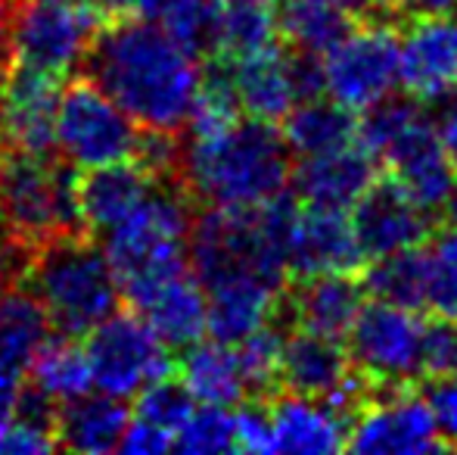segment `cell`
<instances>
[{
	"label": "cell",
	"mask_w": 457,
	"mask_h": 455,
	"mask_svg": "<svg viewBox=\"0 0 457 455\" xmlns=\"http://www.w3.org/2000/svg\"><path fill=\"white\" fill-rule=\"evenodd\" d=\"M427 309L457 316V228L427 249Z\"/></svg>",
	"instance_id": "37"
},
{
	"label": "cell",
	"mask_w": 457,
	"mask_h": 455,
	"mask_svg": "<svg viewBox=\"0 0 457 455\" xmlns=\"http://www.w3.org/2000/svg\"><path fill=\"white\" fill-rule=\"evenodd\" d=\"M81 231L75 165L54 153L0 150V234L35 249Z\"/></svg>",
	"instance_id": "5"
},
{
	"label": "cell",
	"mask_w": 457,
	"mask_h": 455,
	"mask_svg": "<svg viewBox=\"0 0 457 455\" xmlns=\"http://www.w3.org/2000/svg\"><path fill=\"white\" fill-rule=\"evenodd\" d=\"M230 346H234L237 358H240L249 396H271L280 387V328H274V322H268L249 337H243L240 343Z\"/></svg>",
	"instance_id": "35"
},
{
	"label": "cell",
	"mask_w": 457,
	"mask_h": 455,
	"mask_svg": "<svg viewBox=\"0 0 457 455\" xmlns=\"http://www.w3.org/2000/svg\"><path fill=\"white\" fill-rule=\"evenodd\" d=\"M22 281L41 303L54 334L85 337L121 303L112 265L87 231L31 249Z\"/></svg>",
	"instance_id": "3"
},
{
	"label": "cell",
	"mask_w": 457,
	"mask_h": 455,
	"mask_svg": "<svg viewBox=\"0 0 457 455\" xmlns=\"http://www.w3.org/2000/svg\"><path fill=\"white\" fill-rule=\"evenodd\" d=\"M283 144H287L289 156H318V153L337 150L355 140L358 119L352 110L339 106L333 97L320 94V97H308L293 104V110L283 115Z\"/></svg>",
	"instance_id": "28"
},
{
	"label": "cell",
	"mask_w": 457,
	"mask_h": 455,
	"mask_svg": "<svg viewBox=\"0 0 457 455\" xmlns=\"http://www.w3.org/2000/svg\"><path fill=\"white\" fill-rule=\"evenodd\" d=\"M420 337L423 322L414 309L373 299L352 322L345 352L373 387H398L420 375Z\"/></svg>",
	"instance_id": "10"
},
{
	"label": "cell",
	"mask_w": 457,
	"mask_h": 455,
	"mask_svg": "<svg viewBox=\"0 0 457 455\" xmlns=\"http://www.w3.org/2000/svg\"><path fill=\"white\" fill-rule=\"evenodd\" d=\"M171 450L187 455H215V452H237L234 437V412L224 406H196L187 412L181 427L175 431Z\"/></svg>",
	"instance_id": "34"
},
{
	"label": "cell",
	"mask_w": 457,
	"mask_h": 455,
	"mask_svg": "<svg viewBox=\"0 0 457 455\" xmlns=\"http://www.w3.org/2000/svg\"><path fill=\"white\" fill-rule=\"evenodd\" d=\"M153 184H156V178L146 175L134 159L87 169V175L79 178V209L85 231L94 237L112 231L144 203Z\"/></svg>",
	"instance_id": "24"
},
{
	"label": "cell",
	"mask_w": 457,
	"mask_h": 455,
	"mask_svg": "<svg viewBox=\"0 0 457 455\" xmlns=\"http://www.w3.org/2000/svg\"><path fill=\"white\" fill-rule=\"evenodd\" d=\"M224 60H228L240 113L249 119L280 122L299 100L293 81V50L283 54L277 41L240 56H224Z\"/></svg>",
	"instance_id": "20"
},
{
	"label": "cell",
	"mask_w": 457,
	"mask_h": 455,
	"mask_svg": "<svg viewBox=\"0 0 457 455\" xmlns=\"http://www.w3.org/2000/svg\"><path fill=\"white\" fill-rule=\"evenodd\" d=\"M379 159L389 169V178L427 213H439L452 194L457 172L448 163L445 150L436 134V122L427 110H417L383 147Z\"/></svg>",
	"instance_id": "13"
},
{
	"label": "cell",
	"mask_w": 457,
	"mask_h": 455,
	"mask_svg": "<svg viewBox=\"0 0 457 455\" xmlns=\"http://www.w3.org/2000/svg\"><path fill=\"white\" fill-rule=\"evenodd\" d=\"M85 350L91 358L94 390L119 400H131L146 383L175 371L171 350L137 312L115 309L94 331H87Z\"/></svg>",
	"instance_id": "8"
},
{
	"label": "cell",
	"mask_w": 457,
	"mask_h": 455,
	"mask_svg": "<svg viewBox=\"0 0 457 455\" xmlns=\"http://www.w3.org/2000/svg\"><path fill=\"white\" fill-rule=\"evenodd\" d=\"M62 79L4 63L0 69V150L54 153V125Z\"/></svg>",
	"instance_id": "12"
},
{
	"label": "cell",
	"mask_w": 457,
	"mask_h": 455,
	"mask_svg": "<svg viewBox=\"0 0 457 455\" xmlns=\"http://www.w3.org/2000/svg\"><path fill=\"white\" fill-rule=\"evenodd\" d=\"M361 284L364 293H373V299H386L414 312L427 309V247L420 243L370 259Z\"/></svg>",
	"instance_id": "32"
},
{
	"label": "cell",
	"mask_w": 457,
	"mask_h": 455,
	"mask_svg": "<svg viewBox=\"0 0 457 455\" xmlns=\"http://www.w3.org/2000/svg\"><path fill=\"white\" fill-rule=\"evenodd\" d=\"M358 19L337 0H283L277 6V31L287 38L289 50L324 56L333 50Z\"/></svg>",
	"instance_id": "30"
},
{
	"label": "cell",
	"mask_w": 457,
	"mask_h": 455,
	"mask_svg": "<svg viewBox=\"0 0 457 455\" xmlns=\"http://www.w3.org/2000/svg\"><path fill=\"white\" fill-rule=\"evenodd\" d=\"M433 415L439 443L448 450H457V375L452 377H433V383L423 393Z\"/></svg>",
	"instance_id": "39"
},
{
	"label": "cell",
	"mask_w": 457,
	"mask_h": 455,
	"mask_svg": "<svg viewBox=\"0 0 457 455\" xmlns=\"http://www.w3.org/2000/svg\"><path fill=\"white\" fill-rule=\"evenodd\" d=\"M134 16L159 25L199 60L215 54L212 0H134Z\"/></svg>",
	"instance_id": "33"
},
{
	"label": "cell",
	"mask_w": 457,
	"mask_h": 455,
	"mask_svg": "<svg viewBox=\"0 0 457 455\" xmlns=\"http://www.w3.org/2000/svg\"><path fill=\"white\" fill-rule=\"evenodd\" d=\"M442 213H445V215H448V222H452V228H457V181H454L452 194H448L445 206H442Z\"/></svg>",
	"instance_id": "46"
},
{
	"label": "cell",
	"mask_w": 457,
	"mask_h": 455,
	"mask_svg": "<svg viewBox=\"0 0 457 455\" xmlns=\"http://www.w3.org/2000/svg\"><path fill=\"white\" fill-rule=\"evenodd\" d=\"M289 150L274 122L240 115L234 125L184 140L181 184L212 209H255L287 194Z\"/></svg>",
	"instance_id": "2"
},
{
	"label": "cell",
	"mask_w": 457,
	"mask_h": 455,
	"mask_svg": "<svg viewBox=\"0 0 457 455\" xmlns=\"http://www.w3.org/2000/svg\"><path fill=\"white\" fill-rule=\"evenodd\" d=\"M345 450L358 455H423L442 450V443L427 400L408 383H398L370 396L349 421Z\"/></svg>",
	"instance_id": "11"
},
{
	"label": "cell",
	"mask_w": 457,
	"mask_h": 455,
	"mask_svg": "<svg viewBox=\"0 0 457 455\" xmlns=\"http://www.w3.org/2000/svg\"><path fill=\"white\" fill-rule=\"evenodd\" d=\"M355 19H386L392 10V0H337Z\"/></svg>",
	"instance_id": "44"
},
{
	"label": "cell",
	"mask_w": 457,
	"mask_h": 455,
	"mask_svg": "<svg viewBox=\"0 0 457 455\" xmlns=\"http://www.w3.org/2000/svg\"><path fill=\"white\" fill-rule=\"evenodd\" d=\"M215 10V54L240 56L274 44L277 0H212Z\"/></svg>",
	"instance_id": "31"
},
{
	"label": "cell",
	"mask_w": 457,
	"mask_h": 455,
	"mask_svg": "<svg viewBox=\"0 0 457 455\" xmlns=\"http://www.w3.org/2000/svg\"><path fill=\"white\" fill-rule=\"evenodd\" d=\"M193 406H196V400L187 393L184 383L175 381L171 375H165L140 390L131 418H137V421H144V425L156 427V431L169 434L171 443H175V431L181 427V421L187 418V412H190Z\"/></svg>",
	"instance_id": "36"
},
{
	"label": "cell",
	"mask_w": 457,
	"mask_h": 455,
	"mask_svg": "<svg viewBox=\"0 0 457 455\" xmlns=\"http://www.w3.org/2000/svg\"><path fill=\"white\" fill-rule=\"evenodd\" d=\"M320 60L327 97L352 113L370 110L398 91V35L386 19L355 25Z\"/></svg>",
	"instance_id": "9"
},
{
	"label": "cell",
	"mask_w": 457,
	"mask_h": 455,
	"mask_svg": "<svg viewBox=\"0 0 457 455\" xmlns=\"http://www.w3.org/2000/svg\"><path fill=\"white\" fill-rule=\"evenodd\" d=\"M439 106H442V113H439V122H436V134H439V144H442V150H445L448 163H452L457 172V94Z\"/></svg>",
	"instance_id": "43"
},
{
	"label": "cell",
	"mask_w": 457,
	"mask_h": 455,
	"mask_svg": "<svg viewBox=\"0 0 457 455\" xmlns=\"http://www.w3.org/2000/svg\"><path fill=\"white\" fill-rule=\"evenodd\" d=\"M137 138V122L87 75L72 79V85L62 88L60 106H56L54 147H60L69 165L87 172L96 165L131 159Z\"/></svg>",
	"instance_id": "7"
},
{
	"label": "cell",
	"mask_w": 457,
	"mask_h": 455,
	"mask_svg": "<svg viewBox=\"0 0 457 455\" xmlns=\"http://www.w3.org/2000/svg\"><path fill=\"white\" fill-rule=\"evenodd\" d=\"M10 10L12 0H0V69L10 56Z\"/></svg>",
	"instance_id": "45"
},
{
	"label": "cell",
	"mask_w": 457,
	"mask_h": 455,
	"mask_svg": "<svg viewBox=\"0 0 457 455\" xmlns=\"http://www.w3.org/2000/svg\"><path fill=\"white\" fill-rule=\"evenodd\" d=\"M190 225L193 209L184 184L156 181L125 222L103 234L106 237L103 253L119 281L121 299L134 303L165 278L190 268L187 265Z\"/></svg>",
	"instance_id": "4"
},
{
	"label": "cell",
	"mask_w": 457,
	"mask_h": 455,
	"mask_svg": "<svg viewBox=\"0 0 457 455\" xmlns=\"http://www.w3.org/2000/svg\"><path fill=\"white\" fill-rule=\"evenodd\" d=\"M392 10L414 19H436V16H457V0H392Z\"/></svg>",
	"instance_id": "42"
},
{
	"label": "cell",
	"mask_w": 457,
	"mask_h": 455,
	"mask_svg": "<svg viewBox=\"0 0 457 455\" xmlns=\"http://www.w3.org/2000/svg\"><path fill=\"white\" fill-rule=\"evenodd\" d=\"M47 337L50 322L25 281L0 287V415L19 402L35 352Z\"/></svg>",
	"instance_id": "17"
},
{
	"label": "cell",
	"mask_w": 457,
	"mask_h": 455,
	"mask_svg": "<svg viewBox=\"0 0 457 455\" xmlns=\"http://www.w3.org/2000/svg\"><path fill=\"white\" fill-rule=\"evenodd\" d=\"M352 368L355 365H352L343 341L312 334V331L302 328H293L289 334H283L280 387H287L289 393L330 400L343 387L345 377L352 375Z\"/></svg>",
	"instance_id": "25"
},
{
	"label": "cell",
	"mask_w": 457,
	"mask_h": 455,
	"mask_svg": "<svg viewBox=\"0 0 457 455\" xmlns=\"http://www.w3.org/2000/svg\"><path fill=\"white\" fill-rule=\"evenodd\" d=\"M234 437H237V450H243V452H259V455L274 452L268 406H262V402H246L240 412H234Z\"/></svg>",
	"instance_id": "40"
},
{
	"label": "cell",
	"mask_w": 457,
	"mask_h": 455,
	"mask_svg": "<svg viewBox=\"0 0 457 455\" xmlns=\"http://www.w3.org/2000/svg\"><path fill=\"white\" fill-rule=\"evenodd\" d=\"M420 375H457V316H436L423 324L420 337Z\"/></svg>",
	"instance_id": "38"
},
{
	"label": "cell",
	"mask_w": 457,
	"mask_h": 455,
	"mask_svg": "<svg viewBox=\"0 0 457 455\" xmlns=\"http://www.w3.org/2000/svg\"><path fill=\"white\" fill-rule=\"evenodd\" d=\"M100 25L91 0H12L6 60L66 79L85 63Z\"/></svg>",
	"instance_id": "6"
},
{
	"label": "cell",
	"mask_w": 457,
	"mask_h": 455,
	"mask_svg": "<svg viewBox=\"0 0 457 455\" xmlns=\"http://www.w3.org/2000/svg\"><path fill=\"white\" fill-rule=\"evenodd\" d=\"M398 88L417 104H445L457 94V16L414 19L398 38Z\"/></svg>",
	"instance_id": "15"
},
{
	"label": "cell",
	"mask_w": 457,
	"mask_h": 455,
	"mask_svg": "<svg viewBox=\"0 0 457 455\" xmlns=\"http://www.w3.org/2000/svg\"><path fill=\"white\" fill-rule=\"evenodd\" d=\"M271 415L274 452L293 455H333L345 450L349 418L318 396L287 393L268 406Z\"/></svg>",
	"instance_id": "21"
},
{
	"label": "cell",
	"mask_w": 457,
	"mask_h": 455,
	"mask_svg": "<svg viewBox=\"0 0 457 455\" xmlns=\"http://www.w3.org/2000/svg\"><path fill=\"white\" fill-rule=\"evenodd\" d=\"M171 352L187 350L205 337V291L190 268L165 278L131 303Z\"/></svg>",
	"instance_id": "23"
},
{
	"label": "cell",
	"mask_w": 457,
	"mask_h": 455,
	"mask_svg": "<svg viewBox=\"0 0 457 455\" xmlns=\"http://www.w3.org/2000/svg\"><path fill=\"white\" fill-rule=\"evenodd\" d=\"M364 306V284L355 272H333L299 278L289 293V318L293 328L312 331L320 337L345 341L352 322Z\"/></svg>",
	"instance_id": "22"
},
{
	"label": "cell",
	"mask_w": 457,
	"mask_h": 455,
	"mask_svg": "<svg viewBox=\"0 0 457 455\" xmlns=\"http://www.w3.org/2000/svg\"><path fill=\"white\" fill-rule=\"evenodd\" d=\"M128 415L131 412L125 409V400L100 393V390L62 402L54 412L56 450L85 455L115 452L128 427Z\"/></svg>",
	"instance_id": "26"
},
{
	"label": "cell",
	"mask_w": 457,
	"mask_h": 455,
	"mask_svg": "<svg viewBox=\"0 0 457 455\" xmlns=\"http://www.w3.org/2000/svg\"><path fill=\"white\" fill-rule=\"evenodd\" d=\"M349 219L364 262L420 247L433 237V213L417 206L392 178H377L352 206Z\"/></svg>",
	"instance_id": "14"
},
{
	"label": "cell",
	"mask_w": 457,
	"mask_h": 455,
	"mask_svg": "<svg viewBox=\"0 0 457 455\" xmlns=\"http://www.w3.org/2000/svg\"><path fill=\"white\" fill-rule=\"evenodd\" d=\"M199 56L140 16L109 19L85 56L87 79L140 128L181 131L199 85Z\"/></svg>",
	"instance_id": "1"
},
{
	"label": "cell",
	"mask_w": 457,
	"mask_h": 455,
	"mask_svg": "<svg viewBox=\"0 0 457 455\" xmlns=\"http://www.w3.org/2000/svg\"><path fill=\"white\" fill-rule=\"evenodd\" d=\"M377 178V156L358 140H352V144L337 147V150L305 156L299 163V169L289 175V181H293L302 203L349 213Z\"/></svg>",
	"instance_id": "18"
},
{
	"label": "cell",
	"mask_w": 457,
	"mask_h": 455,
	"mask_svg": "<svg viewBox=\"0 0 457 455\" xmlns=\"http://www.w3.org/2000/svg\"><path fill=\"white\" fill-rule=\"evenodd\" d=\"M361 265L364 256L358 249L349 213L295 200L287 234V272L293 278L358 272Z\"/></svg>",
	"instance_id": "16"
},
{
	"label": "cell",
	"mask_w": 457,
	"mask_h": 455,
	"mask_svg": "<svg viewBox=\"0 0 457 455\" xmlns=\"http://www.w3.org/2000/svg\"><path fill=\"white\" fill-rule=\"evenodd\" d=\"M205 291V334L221 343H240L280 312L283 287L259 274H237Z\"/></svg>",
	"instance_id": "19"
},
{
	"label": "cell",
	"mask_w": 457,
	"mask_h": 455,
	"mask_svg": "<svg viewBox=\"0 0 457 455\" xmlns=\"http://www.w3.org/2000/svg\"><path fill=\"white\" fill-rule=\"evenodd\" d=\"M119 450L131 452V455H159V452L171 450V437L128 415V427H125V434H121Z\"/></svg>",
	"instance_id": "41"
},
{
	"label": "cell",
	"mask_w": 457,
	"mask_h": 455,
	"mask_svg": "<svg viewBox=\"0 0 457 455\" xmlns=\"http://www.w3.org/2000/svg\"><path fill=\"white\" fill-rule=\"evenodd\" d=\"M181 352V383L193 400L224 409L246 402L249 387L234 346L212 337V341H196Z\"/></svg>",
	"instance_id": "27"
},
{
	"label": "cell",
	"mask_w": 457,
	"mask_h": 455,
	"mask_svg": "<svg viewBox=\"0 0 457 455\" xmlns=\"http://www.w3.org/2000/svg\"><path fill=\"white\" fill-rule=\"evenodd\" d=\"M29 387H35L44 400L62 406L69 400L91 393L94 375L91 358L85 350V337L50 334L35 352V362L29 368Z\"/></svg>",
	"instance_id": "29"
}]
</instances>
